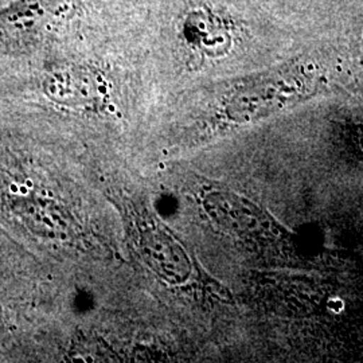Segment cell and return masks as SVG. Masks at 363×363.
<instances>
[{"mask_svg":"<svg viewBox=\"0 0 363 363\" xmlns=\"http://www.w3.org/2000/svg\"><path fill=\"white\" fill-rule=\"evenodd\" d=\"M238 26L233 18L208 4H196L182 15L178 34L182 42L201 55L218 58L233 48Z\"/></svg>","mask_w":363,"mask_h":363,"instance_id":"6da1fadb","label":"cell"},{"mask_svg":"<svg viewBox=\"0 0 363 363\" xmlns=\"http://www.w3.org/2000/svg\"><path fill=\"white\" fill-rule=\"evenodd\" d=\"M66 11L64 0H15L0 10V39L37 35Z\"/></svg>","mask_w":363,"mask_h":363,"instance_id":"7a4b0ae2","label":"cell"},{"mask_svg":"<svg viewBox=\"0 0 363 363\" xmlns=\"http://www.w3.org/2000/svg\"><path fill=\"white\" fill-rule=\"evenodd\" d=\"M45 89L57 101L78 104L91 101L96 93V82L86 70L72 67L52 73L45 82Z\"/></svg>","mask_w":363,"mask_h":363,"instance_id":"3957f363","label":"cell"}]
</instances>
